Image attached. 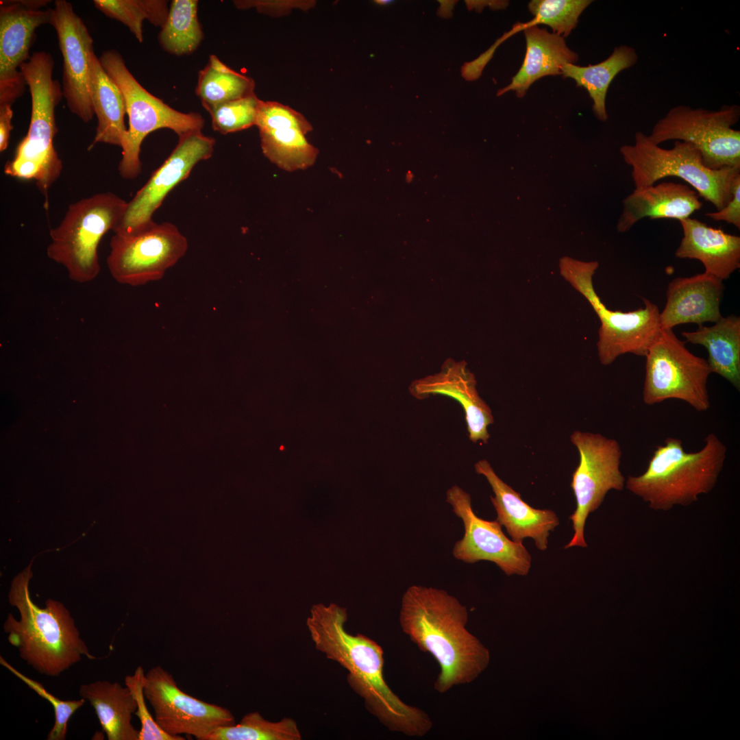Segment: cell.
<instances>
[{
  "mask_svg": "<svg viewBox=\"0 0 740 740\" xmlns=\"http://www.w3.org/2000/svg\"><path fill=\"white\" fill-rule=\"evenodd\" d=\"M345 609L331 604L312 607L306 626L316 649L347 671V682L363 700L367 710L393 732L421 737L432 727L423 710L404 703L388 686L384 652L373 640L345 629Z\"/></svg>",
  "mask_w": 740,
  "mask_h": 740,
  "instance_id": "cell-1",
  "label": "cell"
},
{
  "mask_svg": "<svg viewBox=\"0 0 740 740\" xmlns=\"http://www.w3.org/2000/svg\"><path fill=\"white\" fill-rule=\"evenodd\" d=\"M467 619L466 607L443 589L412 585L403 595L400 626L440 666L434 684L440 693L471 682L489 664L488 650L465 628Z\"/></svg>",
  "mask_w": 740,
  "mask_h": 740,
  "instance_id": "cell-2",
  "label": "cell"
},
{
  "mask_svg": "<svg viewBox=\"0 0 740 740\" xmlns=\"http://www.w3.org/2000/svg\"><path fill=\"white\" fill-rule=\"evenodd\" d=\"M31 565L13 580L9 603L20 614L17 620L10 613L3 625L8 642L19 656L37 672L58 677L84 656L95 659L80 637L69 611L60 602L49 599L44 608L32 600Z\"/></svg>",
  "mask_w": 740,
  "mask_h": 740,
  "instance_id": "cell-3",
  "label": "cell"
},
{
  "mask_svg": "<svg viewBox=\"0 0 740 740\" xmlns=\"http://www.w3.org/2000/svg\"><path fill=\"white\" fill-rule=\"evenodd\" d=\"M704 443L699 451L687 452L680 439L667 438L646 470L628 478L627 489L654 510L691 504L714 488L726 458V446L715 434L709 433Z\"/></svg>",
  "mask_w": 740,
  "mask_h": 740,
  "instance_id": "cell-4",
  "label": "cell"
},
{
  "mask_svg": "<svg viewBox=\"0 0 740 740\" xmlns=\"http://www.w3.org/2000/svg\"><path fill=\"white\" fill-rule=\"evenodd\" d=\"M54 61L45 51L34 52L19 67L32 99L27 133L18 145L4 173L23 180H34L49 206V190L59 177L62 162L53 146L58 130L55 109L63 95L58 81L53 78Z\"/></svg>",
  "mask_w": 740,
  "mask_h": 740,
  "instance_id": "cell-5",
  "label": "cell"
},
{
  "mask_svg": "<svg viewBox=\"0 0 740 740\" xmlns=\"http://www.w3.org/2000/svg\"><path fill=\"white\" fill-rule=\"evenodd\" d=\"M127 202L112 192L99 193L68 207L60 221L49 232L48 257L63 266L77 283L95 280L100 273L98 247L103 236L114 230Z\"/></svg>",
  "mask_w": 740,
  "mask_h": 740,
  "instance_id": "cell-6",
  "label": "cell"
},
{
  "mask_svg": "<svg viewBox=\"0 0 740 740\" xmlns=\"http://www.w3.org/2000/svg\"><path fill=\"white\" fill-rule=\"evenodd\" d=\"M625 162L632 168L635 188L655 184L667 177H677L690 184L698 195L719 210L732 199L739 167L711 169L700 151L691 143L675 140L671 149H663L645 134L637 132L634 143L620 148Z\"/></svg>",
  "mask_w": 740,
  "mask_h": 740,
  "instance_id": "cell-7",
  "label": "cell"
},
{
  "mask_svg": "<svg viewBox=\"0 0 740 740\" xmlns=\"http://www.w3.org/2000/svg\"><path fill=\"white\" fill-rule=\"evenodd\" d=\"M99 60L121 90L129 119L127 141L122 148L118 166L123 178L134 179L140 173V147L144 138L151 132L166 128L180 136L201 131L204 119L199 113L177 111L149 93L128 70L119 51H105Z\"/></svg>",
  "mask_w": 740,
  "mask_h": 740,
  "instance_id": "cell-8",
  "label": "cell"
},
{
  "mask_svg": "<svg viewBox=\"0 0 740 740\" xmlns=\"http://www.w3.org/2000/svg\"><path fill=\"white\" fill-rule=\"evenodd\" d=\"M559 264L560 275L587 300L600 319L597 347L600 362L608 365L627 353L645 357L661 330L658 306L643 298V308L630 312L611 310L593 286L597 262L565 256Z\"/></svg>",
  "mask_w": 740,
  "mask_h": 740,
  "instance_id": "cell-9",
  "label": "cell"
},
{
  "mask_svg": "<svg viewBox=\"0 0 740 740\" xmlns=\"http://www.w3.org/2000/svg\"><path fill=\"white\" fill-rule=\"evenodd\" d=\"M642 399L647 405L669 399L684 401L698 412L711 407L706 359L693 354L672 329H661L645 356Z\"/></svg>",
  "mask_w": 740,
  "mask_h": 740,
  "instance_id": "cell-10",
  "label": "cell"
},
{
  "mask_svg": "<svg viewBox=\"0 0 740 740\" xmlns=\"http://www.w3.org/2000/svg\"><path fill=\"white\" fill-rule=\"evenodd\" d=\"M739 116L737 105L718 110L677 106L654 124L648 136L656 145L670 140L691 143L711 169L740 168V131L732 127Z\"/></svg>",
  "mask_w": 740,
  "mask_h": 740,
  "instance_id": "cell-11",
  "label": "cell"
},
{
  "mask_svg": "<svg viewBox=\"0 0 740 740\" xmlns=\"http://www.w3.org/2000/svg\"><path fill=\"white\" fill-rule=\"evenodd\" d=\"M571 441L579 452L580 463L571 482L576 501L569 517L574 534L565 549L587 547L584 526L588 516L600 506L609 491H622L626 481L619 469L622 452L617 441L577 430Z\"/></svg>",
  "mask_w": 740,
  "mask_h": 740,
  "instance_id": "cell-12",
  "label": "cell"
},
{
  "mask_svg": "<svg viewBox=\"0 0 740 740\" xmlns=\"http://www.w3.org/2000/svg\"><path fill=\"white\" fill-rule=\"evenodd\" d=\"M187 249V239L175 225L155 222L134 234H114L106 264L116 282L138 286L162 278Z\"/></svg>",
  "mask_w": 740,
  "mask_h": 740,
  "instance_id": "cell-13",
  "label": "cell"
},
{
  "mask_svg": "<svg viewBox=\"0 0 740 740\" xmlns=\"http://www.w3.org/2000/svg\"><path fill=\"white\" fill-rule=\"evenodd\" d=\"M144 694L151 705L154 719L166 732L207 740L215 729L235 724L230 711L208 703L182 691L173 676L162 667L150 669L145 675Z\"/></svg>",
  "mask_w": 740,
  "mask_h": 740,
  "instance_id": "cell-14",
  "label": "cell"
},
{
  "mask_svg": "<svg viewBox=\"0 0 740 740\" xmlns=\"http://www.w3.org/2000/svg\"><path fill=\"white\" fill-rule=\"evenodd\" d=\"M178 142L164 162L127 202L125 212L113 232L128 235L140 232L155 222L153 214L169 192L190 175L200 161L212 157L215 139L201 131L178 136Z\"/></svg>",
  "mask_w": 740,
  "mask_h": 740,
  "instance_id": "cell-15",
  "label": "cell"
},
{
  "mask_svg": "<svg viewBox=\"0 0 740 740\" xmlns=\"http://www.w3.org/2000/svg\"><path fill=\"white\" fill-rule=\"evenodd\" d=\"M446 501L464 525V536L456 542L452 550L456 559L467 563L491 561L508 576L528 574L532 557L523 543L509 539L497 520L478 517L468 493L454 485L447 491Z\"/></svg>",
  "mask_w": 740,
  "mask_h": 740,
  "instance_id": "cell-16",
  "label": "cell"
},
{
  "mask_svg": "<svg viewBox=\"0 0 740 740\" xmlns=\"http://www.w3.org/2000/svg\"><path fill=\"white\" fill-rule=\"evenodd\" d=\"M47 0H12L0 3V106H11L27 85L19 71L30 58L36 29L51 24Z\"/></svg>",
  "mask_w": 740,
  "mask_h": 740,
  "instance_id": "cell-17",
  "label": "cell"
},
{
  "mask_svg": "<svg viewBox=\"0 0 740 740\" xmlns=\"http://www.w3.org/2000/svg\"><path fill=\"white\" fill-rule=\"evenodd\" d=\"M63 60L62 90L70 111L87 123L94 116L90 93V59L93 40L71 3L56 0L51 21Z\"/></svg>",
  "mask_w": 740,
  "mask_h": 740,
  "instance_id": "cell-18",
  "label": "cell"
},
{
  "mask_svg": "<svg viewBox=\"0 0 740 740\" xmlns=\"http://www.w3.org/2000/svg\"><path fill=\"white\" fill-rule=\"evenodd\" d=\"M476 384L465 361L447 358L439 373L413 381L409 391L420 400L435 395L456 399L463 408L469 439L486 443L490 437L488 427L494 419L490 407L480 396Z\"/></svg>",
  "mask_w": 740,
  "mask_h": 740,
  "instance_id": "cell-19",
  "label": "cell"
},
{
  "mask_svg": "<svg viewBox=\"0 0 740 740\" xmlns=\"http://www.w3.org/2000/svg\"><path fill=\"white\" fill-rule=\"evenodd\" d=\"M475 469L491 485L494 496L490 498L497 513L496 520L505 527L511 540L523 543L526 538H531L539 550H547L550 532L559 524L555 512L536 509L525 502L518 492L496 474L487 460L478 461Z\"/></svg>",
  "mask_w": 740,
  "mask_h": 740,
  "instance_id": "cell-20",
  "label": "cell"
},
{
  "mask_svg": "<svg viewBox=\"0 0 740 740\" xmlns=\"http://www.w3.org/2000/svg\"><path fill=\"white\" fill-rule=\"evenodd\" d=\"M724 289L723 280L705 272L674 279L668 284L666 304L660 312L661 328L717 322L722 317L720 303Z\"/></svg>",
  "mask_w": 740,
  "mask_h": 740,
  "instance_id": "cell-21",
  "label": "cell"
},
{
  "mask_svg": "<svg viewBox=\"0 0 740 740\" xmlns=\"http://www.w3.org/2000/svg\"><path fill=\"white\" fill-rule=\"evenodd\" d=\"M699 197L689 186L671 182L635 188L623 200L617 230L622 233L628 232L644 218L688 219L702 208Z\"/></svg>",
  "mask_w": 740,
  "mask_h": 740,
  "instance_id": "cell-22",
  "label": "cell"
},
{
  "mask_svg": "<svg viewBox=\"0 0 740 740\" xmlns=\"http://www.w3.org/2000/svg\"><path fill=\"white\" fill-rule=\"evenodd\" d=\"M683 232L678 258L700 261L705 273L724 280L740 267V237L690 217L679 221Z\"/></svg>",
  "mask_w": 740,
  "mask_h": 740,
  "instance_id": "cell-23",
  "label": "cell"
},
{
  "mask_svg": "<svg viewBox=\"0 0 740 740\" xmlns=\"http://www.w3.org/2000/svg\"><path fill=\"white\" fill-rule=\"evenodd\" d=\"M523 32L526 42L523 62L511 82L498 90L497 96L515 91L518 97H523L535 81L547 75H561L564 64H575L578 60V54L567 47L563 36L537 25L528 27Z\"/></svg>",
  "mask_w": 740,
  "mask_h": 740,
  "instance_id": "cell-24",
  "label": "cell"
},
{
  "mask_svg": "<svg viewBox=\"0 0 740 740\" xmlns=\"http://www.w3.org/2000/svg\"><path fill=\"white\" fill-rule=\"evenodd\" d=\"M79 695L94 708L108 740L139 739V730L132 724L136 701L127 687L117 682L97 680L81 684Z\"/></svg>",
  "mask_w": 740,
  "mask_h": 740,
  "instance_id": "cell-25",
  "label": "cell"
},
{
  "mask_svg": "<svg viewBox=\"0 0 740 740\" xmlns=\"http://www.w3.org/2000/svg\"><path fill=\"white\" fill-rule=\"evenodd\" d=\"M90 93L97 126L88 149L97 143L112 145L122 149L127 136V129L124 123L126 114L124 99L94 50L90 59Z\"/></svg>",
  "mask_w": 740,
  "mask_h": 740,
  "instance_id": "cell-26",
  "label": "cell"
},
{
  "mask_svg": "<svg viewBox=\"0 0 740 740\" xmlns=\"http://www.w3.org/2000/svg\"><path fill=\"white\" fill-rule=\"evenodd\" d=\"M687 341L700 345L708 352L706 360L712 373L727 380L740 390V318L722 317L712 326L699 325L693 332H682Z\"/></svg>",
  "mask_w": 740,
  "mask_h": 740,
  "instance_id": "cell-27",
  "label": "cell"
},
{
  "mask_svg": "<svg viewBox=\"0 0 740 740\" xmlns=\"http://www.w3.org/2000/svg\"><path fill=\"white\" fill-rule=\"evenodd\" d=\"M638 60L634 48L629 46L615 47L604 61L593 65L580 66L565 64L562 67L564 77L573 79L578 86L584 87L593 101V110L600 121H606V97L614 77L621 71L633 66Z\"/></svg>",
  "mask_w": 740,
  "mask_h": 740,
  "instance_id": "cell-28",
  "label": "cell"
},
{
  "mask_svg": "<svg viewBox=\"0 0 740 740\" xmlns=\"http://www.w3.org/2000/svg\"><path fill=\"white\" fill-rule=\"evenodd\" d=\"M254 88L253 79L232 69L215 55H210L206 65L199 71L195 93L208 110L254 95Z\"/></svg>",
  "mask_w": 740,
  "mask_h": 740,
  "instance_id": "cell-29",
  "label": "cell"
},
{
  "mask_svg": "<svg viewBox=\"0 0 740 740\" xmlns=\"http://www.w3.org/2000/svg\"><path fill=\"white\" fill-rule=\"evenodd\" d=\"M198 1L173 0L158 39L167 53L183 56L194 52L204 38L197 16Z\"/></svg>",
  "mask_w": 740,
  "mask_h": 740,
  "instance_id": "cell-30",
  "label": "cell"
},
{
  "mask_svg": "<svg viewBox=\"0 0 740 740\" xmlns=\"http://www.w3.org/2000/svg\"><path fill=\"white\" fill-rule=\"evenodd\" d=\"M263 154L272 163L288 171L312 166L318 149L296 128L259 131Z\"/></svg>",
  "mask_w": 740,
  "mask_h": 740,
  "instance_id": "cell-31",
  "label": "cell"
},
{
  "mask_svg": "<svg viewBox=\"0 0 740 740\" xmlns=\"http://www.w3.org/2000/svg\"><path fill=\"white\" fill-rule=\"evenodd\" d=\"M296 722L284 717L278 722L264 719L258 712L245 715L238 724L222 726L211 732L207 740H300Z\"/></svg>",
  "mask_w": 740,
  "mask_h": 740,
  "instance_id": "cell-32",
  "label": "cell"
},
{
  "mask_svg": "<svg viewBox=\"0 0 740 740\" xmlns=\"http://www.w3.org/2000/svg\"><path fill=\"white\" fill-rule=\"evenodd\" d=\"M93 3L106 16L127 26L140 42L143 40V21L162 27L169 11L164 0H95Z\"/></svg>",
  "mask_w": 740,
  "mask_h": 740,
  "instance_id": "cell-33",
  "label": "cell"
},
{
  "mask_svg": "<svg viewBox=\"0 0 740 740\" xmlns=\"http://www.w3.org/2000/svg\"><path fill=\"white\" fill-rule=\"evenodd\" d=\"M590 0H533L528 5L537 24L546 25L553 33L564 38L576 27L578 18Z\"/></svg>",
  "mask_w": 740,
  "mask_h": 740,
  "instance_id": "cell-34",
  "label": "cell"
},
{
  "mask_svg": "<svg viewBox=\"0 0 740 740\" xmlns=\"http://www.w3.org/2000/svg\"><path fill=\"white\" fill-rule=\"evenodd\" d=\"M260 102L254 94L208 110L213 130L225 135L255 125Z\"/></svg>",
  "mask_w": 740,
  "mask_h": 740,
  "instance_id": "cell-35",
  "label": "cell"
},
{
  "mask_svg": "<svg viewBox=\"0 0 740 740\" xmlns=\"http://www.w3.org/2000/svg\"><path fill=\"white\" fill-rule=\"evenodd\" d=\"M0 664L24 682L40 697L45 699L52 706L54 711L55 720L52 728L49 732L47 740H64L67 733L68 722L71 716L84 703L85 700H62L49 692L39 682L33 680L18 671L4 658L0 656Z\"/></svg>",
  "mask_w": 740,
  "mask_h": 740,
  "instance_id": "cell-36",
  "label": "cell"
},
{
  "mask_svg": "<svg viewBox=\"0 0 740 740\" xmlns=\"http://www.w3.org/2000/svg\"><path fill=\"white\" fill-rule=\"evenodd\" d=\"M145 673L142 666H138L134 673L125 678V685L133 693L137 704L134 715L140 723L138 740H184L182 736H174L164 732L149 713L144 694V678Z\"/></svg>",
  "mask_w": 740,
  "mask_h": 740,
  "instance_id": "cell-37",
  "label": "cell"
},
{
  "mask_svg": "<svg viewBox=\"0 0 740 740\" xmlns=\"http://www.w3.org/2000/svg\"><path fill=\"white\" fill-rule=\"evenodd\" d=\"M255 125L260 130L296 128L305 134L312 130L311 124L299 112L275 101L260 100Z\"/></svg>",
  "mask_w": 740,
  "mask_h": 740,
  "instance_id": "cell-38",
  "label": "cell"
},
{
  "mask_svg": "<svg viewBox=\"0 0 740 740\" xmlns=\"http://www.w3.org/2000/svg\"><path fill=\"white\" fill-rule=\"evenodd\" d=\"M233 3L238 9L245 10L255 8L260 13L273 16L283 15L296 7L301 9H308V8H311L314 4L311 1H297L267 0L234 1Z\"/></svg>",
  "mask_w": 740,
  "mask_h": 740,
  "instance_id": "cell-39",
  "label": "cell"
},
{
  "mask_svg": "<svg viewBox=\"0 0 740 740\" xmlns=\"http://www.w3.org/2000/svg\"><path fill=\"white\" fill-rule=\"evenodd\" d=\"M706 217L715 221H723L740 229V175L735 181L732 199L719 210L707 212Z\"/></svg>",
  "mask_w": 740,
  "mask_h": 740,
  "instance_id": "cell-40",
  "label": "cell"
},
{
  "mask_svg": "<svg viewBox=\"0 0 740 740\" xmlns=\"http://www.w3.org/2000/svg\"><path fill=\"white\" fill-rule=\"evenodd\" d=\"M10 106H0V151H5L9 144L10 132L13 129V112Z\"/></svg>",
  "mask_w": 740,
  "mask_h": 740,
  "instance_id": "cell-41",
  "label": "cell"
},
{
  "mask_svg": "<svg viewBox=\"0 0 740 740\" xmlns=\"http://www.w3.org/2000/svg\"><path fill=\"white\" fill-rule=\"evenodd\" d=\"M441 6L438 10V13L440 16L449 18L452 15V10L456 1H439Z\"/></svg>",
  "mask_w": 740,
  "mask_h": 740,
  "instance_id": "cell-42",
  "label": "cell"
},
{
  "mask_svg": "<svg viewBox=\"0 0 740 740\" xmlns=\"http://www.w3.org/2000/svg\"><path fill=\"white\" fill-rule=\"evenodd\" d=\"M413 178H414L413 173L410 171H408L407 172V173L406 174V181L407 182H408V183L411 182L412 181Z\"/></svg>",
  "mask_w": 740,
  "mask_h": 740,
  "instance_id": "cell-43",
  "label": "cell"
},
{
  "mask_svg": "<svg viewBox=\"0 0 740 740\" xmlns=\"http://www.w3.org/2000/svg\"><path fill=\"white\" fill-rule=\"evenodd\" d=\"M375 2L378 5H385L389 4L390 2H392V1H388V0H377V1H375Z\"/></svg>",
  "mask_w": 740,
  "mask_h": 740,
  "instance_id": "cell-44",
  "label": "cell"
}]
</instances>
